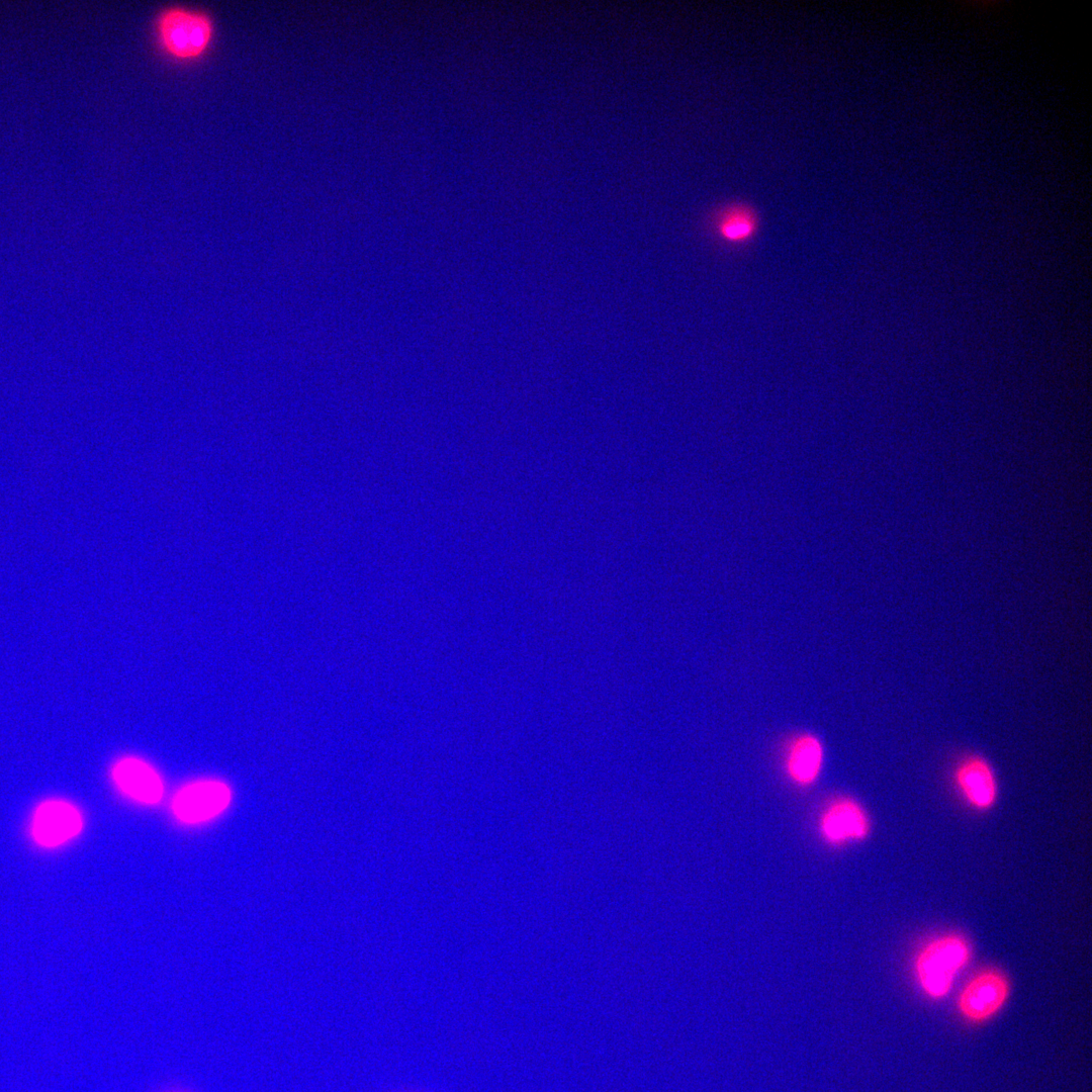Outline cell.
<instances>
[{
  "label": "cell",
  "instance_id": "obj_2",
  "mask_svg": "<svg viewBox=\"0 0 1092 1092\" xmlns=\"http://www.w3.org/2000/svg\"><path fill=\"white\" fill-rule=\"evenodd\" d=\"M157 32L163 49L170 56L192 60L207 50L212 37V24L202 13L170 8L159 16Z\"/></svg>",
  "mask_w": 1092,
  "mask_h": 1092
},
{
  "label": "cell",
  "instance_id": "obj_5",
  "mask_svg": "<svg viewBox=\"0 0 1092 1092\" xmlns=\"http://www.w3.org/2000/svg\"><path fill=\"white\" fill-rule=\"evenodd\" d=\"M82 828L80 812L72 804L51 800L41 803L32 818V835L43 846H57L75 835Z\"/></svg>",
  "mask_w": 1092,
  "mask_h": 1092
},
{
  "label": "cell",
  "instance_id": "obj_8",
  "mask_svg": "<svg viewBox=\"0 0 1092 1092\" xmlns=\"http://www.w3.org/2000/svg\"><path fill=\"white\" fill-rule=\"evenodd\" d=\"M956 782L967 801L978 809L990 808L997 795L994 772L989 763L978 756L963 761L956 771Z\"/></svg>",
  "mask_w": 1092,
  "mask_h": 1092
},
{
  "label": "cell",
  "instance_id": "obj_3",
  "mask_svg": "<svg viewBox=\"0 0 1092 1092\" xmlns=\"http://www.w3.org/2000/svg\"><path fill=\"white\" fill-rule=\"evenodd\" d=\"M1009 991V983L1003 973L995 969L984 970L975 975L960 993L959 1010L968 1020H987L1001 1009Z\"/></svg>",
  "mask_w": 1092,
  "mask_h": 1092
},
{
  "label": "cell",
  "instance_id": "obj_9",
  "mask_svg": "<svg viewBox=\"0 0 1092 1092\" xmlns=\"http://www.w3.org/2000/svg\"><path fill=\"white\" fill-rule=\"evenodd\" d=\"M824 750L820 740L802 734L791 743L786 756L788 776L798 785L808 786L816 781L822 768Z\"/></svg>",
  "mask_w": 1092,
  "mask_h": 1092
},
{
  "label": "cell",
  "instance_id": "obj_1",
  "mask_svg": "<svg viewBox=\"0 0 1092 1092\" xmlns=\"http://www.w3.org/2000/svg\"><path fill=\"white\" fill-rule=\"evenodd\" d=\"M970 956L967 940L959 934H945L929 941L915 961L916 976L923 991L935 999L945 996Z\"/></svg>",
  "mask_w": 1092,
  "mask_h": 1092
},
{
  "label": "cell",
  "instance_id": "obj_7",
  "mask_svg": "<svg viewBox=\"0 0 1092 1092\" xmlns=\"http://www.w3.org/2000/svg\"><path fill=\"white\" fill-rule=\"evenodd\" d=\"M112 778L120 791L139 802L154 804L163 796L161 778L141 759L127 757L119 760L112 768Z\"/></svg>",
  "mask_w": 1092,
  "mask_h": 1092
},
{
  "label": "cell",
  "instance_id": "obj_4",
  "mask_svg": "<svg viewBox=\"0 0 1092 1092\" xmlns=\"http://www.w3.org/2000/svg\"><path fill=\"white\" fill-rule=\"evenodd\" d=\"M230 789L217 781H201L180 790L173 801V811L182 821L197 823L219 814L229 805Z\"/></svg>",
  "mask_w": 1092,
  "mask_h": 1092
},
{
  "label": "cell",
  "instance_id": "obj_10",
  "mask_svg": "<svg viewBox=\"0 0 1092 1092\" xmlns=\"http://www.w3.org/2000/svg\"><path fill=\"white\" fill-rule=\"evenodd\" d=\"M758 225L754 210L745 204H732L718 215L716 230L720 238L731 244H743L756 233Z\"/></svg>",
  "mask_w": 1092,
  "mask_h": 1092
},
{
  "label": "cell",
  "instance_id": "obj_6",
  "mask_svg": "<svg viewBox=\"0 0 1092 1092\" xmlns=\"http://www.w3.org/2000/svg\"><path fill=\"white\" fill-rule=\"evenodd\" d=\"M819 828L825 841L841 845L864 839L870 831V822L866 811L856 801L840 798L823 811Z\"/></svg>",
  "mask_w": 1092,
  "mask_h": 1092
}]
</instances>
